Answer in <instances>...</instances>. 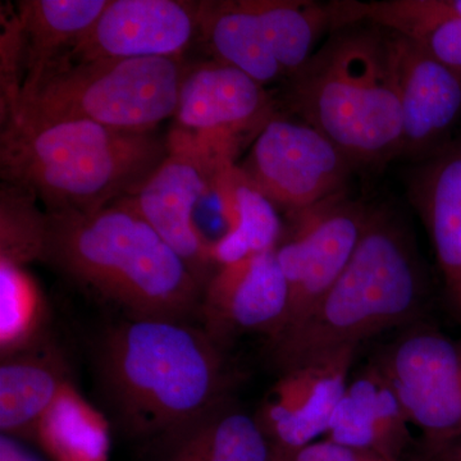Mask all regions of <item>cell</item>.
I'll return each instance as SVG.
<instances>
[{
    "label": "cell",
    "mask_w": 461,
    "mask_h": 461,
    "mask_svg": "<svg viewBox=\"0 0 461 461\" xmlns=\"http://www.w3.org/2000/svg\"><path fill=\"white\" fill-rule=\"evenodd\" d=\"M324 438L406 460V451L412 444L411 423L377 364H368L348 379Z\"/></svg>",
    "instance_id": "ac0fdd59"
},
{
    "label": "cell",
    "mask_w": 461,
    "mask_h": 461,
    "mask_svg": "<svg viewBox=\"0 0 461 461\" xmlns=\"http://www.w3.org/2000/svg\"><path fill=\"white\" fill-rule=\"evenodd\" d=\"M273 461H408L391 459L362 450V448L350 447V446L339 445L329 438L318 439L313 444L306 445L297 450L287 453L273 451Z\"/></svg>",
    "instance_id": "484cf974"
},
{
    "label": "cell",
    "mask_w": 461,
    "mask_h": 461,
    "mask_svg": "<svg viewBox=\"0 0 461 461\" xmlns=\"http://www.w3.org/2000/svg\"><path fill=\"white\" fill-rule=\"evenodd\" d=\"M42 263L122 318L198 323L202 284L126 199L91 213L45 212Z\"/></svg>",
    "instance_id": "7a4b0ae2"
},
{
    "label": "cell",
    "mask_w": 461,
    "mask_h": 461,
    "mask_svg": "<svg viewBox=\"0 0 461 461\" xmlns=\"http://www.w3.org/2000/svg\"><path fill=\"white\" fill-rule=\"evenodd\" d=\"M375 363L420 430L430 460L461 438V339L420 324L406 330Z\"/></svg>",
    "instance_id": "9c48e42d"
},
{
    "label": "cell",
    "mask_w": 461,
    "mask_h": 461,
    "mask_svg": "<svg viewBox=\"0 0 461 461\" xmlns=\"http://www.w3.org/2000/svg\"><path fill=\"white\" fill-rule=\"evenodd\" d=\"M282 107L332 141L355 169L399 159L402 113L388 30L353 23L330 38L285 80Z\"/></svg>",
    "instance_id": "3957f363"
},
{
    "label": "cell",
    "mask_w": 461,
    "mask_h": 461,
    "mask_svg": "<svg viewBox=\"0 0 461 461\" xmlns=\"http://www.w3.org/2000/svg\"><path fill=\"white\" fill-rule=\"evenodd\" d=\"M93 366L105 415L132 439L160 444L232 397L226 350L198 323L121 318Z\"/></svg>",
    "instance_id": "6da1fadb"
},
{
    "label": "cell",
    "mask_w": 461,
    "mask_h": 461,
    "mask_svg": "<svg viewBox=\"0 0 461 461\" xmlns=\"http://www.w3.org/2000/svg\"><path fill=\"white\" fill-rule=\"evenodd\" d=\"M163 461H273V448L256 415L232 397L159 444Z\"/></svg>",
    "instance_id": "7402d4cb"
},
{
    "label": "cell",
    "mask_w": 461,
    "mask_h": 461,
    "mask_svg": "<svg viewBox=\"0 0 461 461\" xmlns=\"http://www.w3.org/2000/svg\"><path fill=\"white\" fill-rule=\"evenodd\" d=\"M429 277L411 230L387 205L369 206L362 238L338 281L293 332L269 346L285 372L417 318Z\"/></svg>",
    "instance_id": "5b68a950"
},
{
    "label": "cell",
    "mask_w": 461,
    "mask_h": 461,
    "mask_svg": "<svg viewBox=\"0 0 461 461\" xmlns=\"http://www.w3.org/2000/svg\"><path fill=\"white\" fill-rule=\"evenodd\" d=\"M111 426L71 381L42 415L33 442L53 461H108Z\"/></svg>",
    "instance_id": "603a6c76"
},
{
    "label": "cell",
    "mask_w": 461,
    "mask_h": 461,
    "mask_svg": "<svg viewBox=\"0 0 461 461\" xmlns=\"http://www.w3.org/2000/svg\"><path fill=\"white\" fill-rule=\"evenodd\" d=\"M286 277L277 249L220 266L205 285L198 324L223 350L248 333L272 341L287 309Z\"/></svg>",
    "instance_id": "7c38bea8"
},
{
    "label": "cell",
    "mask_w": 461,
    "mask_h": 461,
    "mask_svg": "<svg viewBox=\"0 0 461 461\" xmlns=\"http://www.w3.org/2000/svg\"><path fill=\"white\" fill-rule=\"evenodd\" d=\"M0 461H44L14 437L0 436Z\"/></svg>",
    "instance_id": "83f0119b"
},
{
    "label": "cell",
    "mask_w": 461,
    "mask_h": 461,
    "mask_svg": "<svg viewBox=\"0 0 461 461\" xmlns=\"http://www.w3.org/2000/svg\"><path fill=\"white\" fill-rule=\"evenodd\" d=\"M277 113V103L266 86L213 59L186 68L175 117L178 129L238 153L248 133L257 136Z\"/></svg>",
    "instance_id": "9a60e30c"
},
{
    "label": "cell",
    "mask_w": 461,
    "mask_h": 461,
    "mask_svg": "<svg viewBox=\"0 0 461 461\" xmlns=\"http://www.w3.org/2000/svg\"><path fill=\"white\" fill-rule=\"evenodd\" d=\"M406 189L435 251L446 305L461 327V135L414 163Z\"/></svg>",
    "instance_id": "e0dca14e"
},
{
    "label": "cell",
    "mask_w": 461,
    "mask_h": 461,
    "mask_svg": "<svg viewBox=\"0 0 461 461\" xmlns=\"http://www.w3.org/2000/svg\"><path fill=\"white\" fill-rule=\"evenodd\" d=\"M402 113L399 159H427L453 140L461 120V77L420 42L388 30Z\"/></svg>",
    "instance_id": "4fadbf2b"
},
{
    "label": "cell",
    "mask_w": 461,
    "mask_h": 461,
    "mask_svg": "<svg viewBox=\"0 0 461 461\" xmlns=\"http://www.w3.org/2000/svg\"><path fill=\"white\" fill-rule=\"evenodd\" d=\"M47 215L25 191L3 185L0 202V259L16 266L41 262L44 258Z\"/></svg>",
    "instance_id": "d4e9b609"
},
{
    "label": "cell",
    "mask_w": 461,
    "mask_h": 461,
    "mask_svg": "<svg viewBox=\"0 0 461 461\" xmlns=\"http://www.w3.org/2000/svg\"><path fill=\"white\" fill-rule=\"evenodd\" d=\"M198 11L178 0H109L63 62L181 57L199 32Z\"/></svg>",
    "instance_id": "2e32d148"
},
{
    "label": "cell",
    "mask_w": 461,
    "mask_h": 461,
    "mask_svg": "<svg viewBox=\"0 0 461 461\" xmlns=\"http://www.w3.org/2000/svg\"><path fill=\"white\" fill-rule=\"evenodd\" d=\"M432 461H461V438L446 447Z\"/></svg>",
    "instance_id": "f1b7e54d"
},
{
    "label": "cell",
    "mask_w": 461,
    "mask_h": 461,
    "mask_svg": "<svg viewBox=\"0 0 461 461\" xmlns=\"http://www.w3.org/2000/svg\"><path fill=\"white\" fill-rule=\"evenodd\" d=\"M50 312L25 267L0 259V357L50 339Z\"/></svg>",
    "instance_id": "cb8c5ba5"
},
{
    "label": "cell",
    "mask_w": 461,
    "mask_h": 461,
    "mask_svg": "<svg viewBox=\"0 0 461 461\" xmlns=\"http://www.w3.org/2000/svg\"><path fill=\"white\" fill-rule=\"evenodd\" d=\"M108 2L23 0L17 3L23 50L20 99L38 89L44 78L66 59L78 39L98 20Z\"/></svg>",
    "instance_id": "ffe728a7"
},
{
    "label": "cell",
    "mask_w": 461,
    "mask_h": 461,
    "mask_svg": "<svg viewBox=\"0 0 461 461\" xmlns=\"http://www.w3.org/2000/svg\"><path fill=\"white\" fill-rule=\"evenodd\" d=\"M415 41L461 77V17L448 21Z\"/></svg>",
    "instance_id": "4316f807"
},
{
    "label": "cell",
    "mask_w": 461,
    "mask_h": 461,
    "mask_svg": "<svg viewBox=\"0 0 461 461\" xmlns=\"http://www.w3.org/2000/svg\"><path fill=\"white\" fill-rule=\"evenodd\" d=\"M276 208L299 213L346 193L355 167L323 133L277 113L239 165Z\"/></svg>",
    "instance_id": "30bf717a"
},
{
    "label": "cell",
    "mask_w": 461,
    "mask_h": 461,
    "mask_svg": "<svg viewBox=\"0 0 461 461\" xmlns=\"http://www.w3.org/2000/svg\"><path fill=\"white\" fill-rule=\"evenodd\" d=\"M71 364L54 336L0 357V430L33 441L36 427L71 378Z\"/></svg>",
    "instance_id": "d6986e66"
},
{
    "label": "cell",
    "mask_w": 461,
    "mask_h": 461,
    "mask_svg": "<svg viewBox=\"0 0 461 461\" xmlns=\"http://www.w3.org/2000/svg\"><path fill=\"white\" fill-rule=\"evenodd\" d=\"M167 149L156 171L124 199L189 264L204 288L218 266L211 244L194 221V211L199 200L213 190L221 163L236 156L178 127L169 135Z\"/></svg>",
    "instance_id": "ba28073f"
},
{
    "label": "cell",
    "mask_w": 461,
    "mask_h": 461,
    "mask_svg": "<svg viewBox=\"0 0 461 461\" xmlns=\"http://www.w3.org/2000/svg\"><path fill=\"white\" fill-rule=\"evenodd\" d=\"M355 351L341 348L281 373L256 412L273 451L297 450L327 436L350 379Z\"/></svg>",
    "instance_id": "5bb4252c"
},
{
    "label": "cell",
    "mask_w": 461,
    "mask_h": 461,
    "mask_svg": "<svg viewBox=\"0 0 461 461\" xmlns=\"http://www.w3.org/2000/svg\"><path fill=\"white\" fill-rule=\"evenodd\" d=\"M213 190L227 224L226 233L212 247L218 267L280 247L285 229L276 206L251 184L236 159L218 167Z\"/></svg>",
    "instance_id": "44dd1931"
},
{
    "label": "cell",
    "mask_w": 461,
    "mask_h": 461,
    "mask_svg": "<svg viewBox=\"0 0 461 461\" xmlns=\"http://www.w3.org/2000/svg\"><path fill=\"white\" fill-rule=\"evenodd\" d=\"M199 32L214 59L266 86L286 80L332 32L329 3L222 0L199 3Z\"/></svg>",
    "instance_id": "52a82bcc"
},
{
    "label": "cell",
    "mask_w": 461,
    "mask_h": 461,
    "mask_svg": "<svg viewBox=\"0 0 461 461\" xmlns=\"http://www.w3.org/2000/svg\"><path fill=\"white\" fill-rule=\"evenodd\" d=\"M368 209L345 193L288 215L291 230L277 248L287 309L280 332L268 345L297 329L338 281L362 238Z\"/></svg>",
    "instance_id": "8fae6325"
},
{
    "label": "cell",
    "mask_w": 461,
    "mask_h": 461,
    "mask_svg": "<svg viewBox=\"0 0 461 461\" xmlns=\"http://www.w3.org/2000/svg\"><path fill=\"white\" fill-rule=\"evenodd\" d=\"M186 67L180 57L63 62L18 100L5 121L84 120L150 132L176 114Z\"/></svg>",
    "instance_id": "8992f818"
},
{
    "label": "cell",
    "mask_w": 461,
    "mask_h": 461,
    "mask_svg": "<svg viewBox=\"0 0 461 461\" xmlns=\"http://www.w3.org/2000/svg\"><path fill=\"white\" fill-rule=\"evenodd\" d=\"M3 184L41 200L45 212H91L140 189L167 156L151 132L84 120L2 123Z\"/></svg>",
    "instance_id": "277c9868"
}]
</instances>
